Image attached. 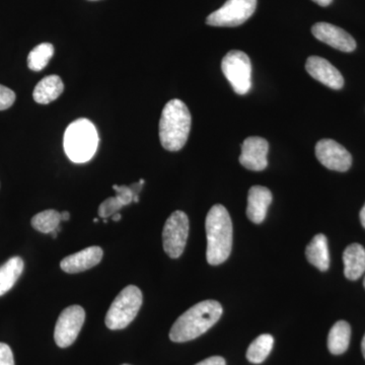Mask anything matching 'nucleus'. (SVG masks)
<instances>
[{"label":"nucleus","mask_w":365,"mask_h":365,"mask_svg":"<svg viewBox=\"0 0 365 365\" xmlns=\"http://www.w3.org/2000/svg\"><path fill=\"white\" fill-rule=\"evenodd\" d=\"M344 274L349 280H357L365 272V249L361 245L348 246L343 254Z\"/></svg>","instance_id":"nucleus-16"},{"label":"nucleus","mask_w":365,"mask_h":365,"mask_svg":"<svg viewBox=\"0 0 365 365\" xmlns=\"http://www.w3.org/2000/svg\"><path fill=\"white\" fill-rule=\"evenodd\" d=\"M312 33L321 42L340 50L352 52L356 49V42L350 34L339 26L329 23H318L312 28Z\"/></svg>","instance_id":"nucleus-12"},{"label":"nucleus","mask_w":365,"mask_h":365,"mask_svg":"<svg viewBox=\"0 0 365 365\" xmlns=\"http://www.w3.org/2000/svg\"><path fill=\"white\" fill-rule=\"evenodd\" d=\"M113 189L116 191V196L121 200L124 206L129 205V204L133 202V193H132L130 187L114 185Z\"/></svg>","instance_id":"nucleus-26"},{"label":"nucleus","mask_w":365,"mask_h":365,"mask_svg":"<svg viewBox=\"0 0 365 365\" xmlns=\"http://www.w3.org/2000/svg\"><path fill=\"white\" fill-rule=\"evenodd\" d=\"M306 69L312 78L333 90H340L344 86V78L341 72L325 58L319 56L309 57Z\"/></svg>","instance_id":"nucleus-13"},{"label":"nucleus","mask_w":365,"mask_h":365,"mask_svg":"<svg viewBox=\"0 0 365 365\" xmlns=\"http://www.w3.org/2000/svg\"><path fill=\"white\" fill-rule=\"evenodd\" d=\"M103 255L104 252L100 247H90L64 258L60 263V267L66 273L83 272L97 266L102 261Z\"/></svg>","instance_id":"nucleus-14"},{"label":"nucleus","mask_w":365,"mask_h":365,"mask_svg":"<svg viewBox=\"0 0 365 365\" xmlns=\"http://www.w3.org/2000/svg\"><path fill=\"white\" fill-rule=\"evenodd\" d=\"M189 235V218L181 210L175 211L165 222L163 230V249L172 259L181 257Z\"/></svg>","instance_id":"nucleus-7"},{"label":"nucleus","mask_w":365,"mask_h":365,"mask_svg":"<svg viewBox=\"0 0 365 365\" xmlns=\"http://www.w3.org/2000/svg\"><path fill=\"white\" fill-rule=\"evenodd\" d=\"M143 306V292L138 287L129 285L125 287L114 299L107 316L106 326L110 330H121L130 325Z\"/></svg>","instance_id":"nucleus-5"},{"label":"nucleus","mask_w":365,"mask_h":365,"mask_svg":"<svg viewBox=\"0 0 365 365\" xmlns=\"http://www.w3.org/2000/svg\"><path fill=\"white\" fill-rule=\"evenodd\" d=\"M60 216H61V222H67L71 218V215H69L68 211H64V212L60 213Z\"/></svg>","instance_id":"nucleus-31"},{"label":"nucleus","mask_w":365,"mask_h":365,"mask_svg":"<svg viewBox=\"0 0 365 365\" xmlns=\"http://www.w3.org/2000/svg\"><path fill=\"white\" fill-rule=\"evenodd\" d=\"M54 55V47L50 43L36 46L28 56V66L31 71H41L49 63Z\"/></svg>","instance_id":"nucleus-23"},{"label":"nucleus","mask_w":365,"mask_h":365,"mask_svg":"<svg viewBox=\"0 0 365 365\" xmlns=\"http://www.w3.org/2000/svg\"><path fill=\"white\" fill-rule=\"evenodd\" d=\"M207 237L206 258L217 266L227 260L232 249V222L225 206L216 204L209 210L205 222Z\"/></svg>","instance_id":"nucleus-2"},{"label":"nucleus","mask_w":365,"mask_h":365,"mask_svg":"<svg viewBox=\"0 0 365 365\" xmlns=\"http://www.w3.org/2000/svg\"><path fill=\"white\" fill-rule=\"evenodd\" d=\"M195 365H227V362L222 356H212L208 357Z\"/></svg>","instance_id":"nucleus-28"},{"label":"nucleus","mask_w":365,"mask_h":365,"mask_svg":"<svg viewBox=\"0 0 365 365\" xmlns=\"http://www.w3.org/2000/svg\"><path fill=\"white\" fill-rule=\"evenodd\" d=\"M122 365H129V364H122Z\"/></svg>","instance_id":"nucleus-36"},{"label":"nucleus","mask_w":365,"mask_h":365,"mask_svg":"<svg viewBox=\"0 0 365 365\" xmlns=\"http://www.w3.org/2000/svg\"><path fill=\"white\" fill-rule=\"evenodd\" d=\"M63 91V81L58 76L53 74V76H46L36 86L33 98L38 104L47 105L57 100Z\"/></svg>","instance_id":"nucleus-18"},{"label":"nucleus","mask_w":365,"mask_h":365,"mask_svg":"<svg viewBox=\"0 0 365 365\" xmlns=\"http://www.w3.org/2000/svg\"><path fill=\"white\" fill-rule=\"evenodd\" d=\"M112 217H113V220H114V222H119V220H121V218H122V215H121V213L117 212V213H115V215H113Z\"/></svg>","instance_id":"nucleus-32"},{"label":"nucleus","mask_w":365,"mask_h":365,"mask_svg":"<svg viewBox=\"0 0 365 365\" xmlns=\"http://www.w3.org/2000/svg\"><path fill=\"white\" fill-rule=\"evenodd\" d=\"M223 74L232 90L237 95L245 96L252 88V63L248 55L239 50H232L223 57Z\"/></svg>","instance_id":"nucleus-6"},{"label":"nucleus","mask_w":365,"mask_h":365,"mask_svg":"<svg viewBox=\"0 0 365 365\" xmlns=\"http://www.w3.org/2000/svg\"><path fill=\"white\" fill-rule=\"evenodd\" d=\"M61 216L58 211L48 209L38 213L32 218V227L42 234H51L59 227Z\"/></svg>","instance_id":"nucleus-22"},{"label":"nucleus","mask_w":365,"mask_h":365,"mask_svg":"<svg viewBox=\"0 0 365 365\" xmlns=\"http://www.w3.org/2000/svg\"><path fill=\"white\" fill-rule=\"evenodd\" d=\"M90 1H98V0H90Z\"/></svg>","instance_id":"nucleus-35"},{"label":"nucleus","mask_w":365,"mask_h":365,"mask_svg":"<svg viewBox=\"0 0 365 365\" xmlns=\"http://www.w3.org/2000/svg\"><path fill=\"white\" fill-rule=\"evenodd\" d=\"M314 2H316L317 4L321 6H328L332 4L333 0H313Z\"/></svg>","instance_id":"nucleus-29"},{"label":"nucleus","mask_w":365,"mask_h":365,"mask_svg":"<svg viewBox=\"0 0 365 365\" xmlns=\"http://www.w3.org/2000/svg\"><path fill=\"white\" fill-rule=\"evenodd\" d=\"M351 328L345 321H339L331 328L328 336V348L334 355L343 354L349 347Z\"/></svg>","instance_id":"nucleus-20"},{"label":"nucleus","mask_w":365,"mask_h":365,"mask_svg":"<svg viewBox=\"0 0 365 365\" xmlns=\"http://www.w3.org/2000/svg\"><path fill=\"white\" fill-rule=\"evenodd\" d=\"M25 263L21 257H13L0 266V297L9 292L23 273Z\"/></svg>","instance_id":"nucleus-19"},{"label":"nucleus","mask_w":365,"mask_h":365,"mask_svg":"<svg viewBox=\"0 0 365 365\" xmlns=\"http://www.w3.org/2000/svg\"><path fill=\"white\" fill-rule=\"evenodd\" d=\"M192 118L188 107L174 98L165 106L160 121V140L169 151H179L188 140Z\"/></svg>","instance_id":"nucleus-3"},{"label":"nucleus","mask_w":365,"mask_h":365,"mask_svg":"<svg viewBox=\"0 0 365 365\" xmlns=\"http://www.w3.org/2000/svg\"><path fill=\"white\" fill-rule=\"evenodd\" d=\"M222 314V304L216 300L199 302L175 322L170 331V339L177 343L196 339L215 326Z\"/></svg>","instance_id":"nucleus-1"},{"label":"nucleus","mask_w":365,"mask_h":365,"mask_svg":"<svg viewBox=\"0 0 365 365\" xmlns=\"http://www.w3.org/2000/svg\"><path fill=\"white\" fill-rule=\"evenodd\" d=\"M0 365H14L13 351L6 343H0Z\"/></svg>","instance_id":"nucleus-27"},{"label":"nucleus","mask_w":365,"mask_h":365,"mask_svg":"<svg viewBox=\"0 0 365 365\" xmlns=\"http://www.w3.org/2000/svg\"><path fill=\"white\" fill-rule=\"evenodd\" d=\"M257 0H227L220 9L209 14L206 24L212 26H241L253 16Z\"/></svg>","instance_id":"nucleus-8"},{"label":"nucleus","mask_w":365,"mask_h":365,"mask_svg":"<svg viewBox=\"0 0 365 365\" xmlns=\"http://www.w3.org/2000/svg\"><path fill=\"white\" fill-rule=\"evenodd\" d=\"M361 350H362V354H364V357L365 359V335H364V339H362V342H361Z\"/></svg>","instance_id":"nucleus-33"},{"label":"nucleus","mask_w":365,"mask_h":365,"mask_svg":"<svg viewBox=\"0 0 365 365\" xmlns=\"http://www.w3.org/2000/svg\"><path fill=\"white\" fill-rule=\"evenodd\" d=\"M274 345V338L269 334L259 336L249 346L247 351V359L254 364H260L265 361L270 354Z\"/></svg>","instance_id":"nucleus-21"},{"label":"nucleus","mask_w":365,"mask_h":365,"mask_svg":"<svg viewBox=\"0 0 365 365\" xmlns=\"http://www.w3.org/2000/svg\"><path fill=\"white\" fill-rule=\"evenodd\" d=\"M122 207H124L123 203L117 196L110 197V198L106 199L98 207V216L106 220V218L114 215L115 213L119 212Z\"/></svg>","instance_id":"nucleus-24"},{"label":"nucleus","mask_w":365,"mask_h":365,"mask_svg":"<svg viewBox=\"0 0 365 365\" xmlns=\"http://www.w3.org/2000/svg\"><path fill=\"white\" fill-rule=\"evenodd\" d=\"M272 202V193L263 186H253L249 190L247 216L252 222L259 225L267 215L269 206Z\"/></svg>","instance_id":"nucleus-15"},{"label":"nucleus","mask_w":365,"mask_h":365,"mask_svg":"<svg viewBox=\"0 0 365 365\" xmlns=\"http://www.w3.org/2000/svg\"><path fill=\"white\" fill-rule=\"evenodd\" d=\"M16 101V93L11 88L0 85V111L9 109Z\"/></svg>","instance_id":"nucleus-25"},{"label":"nucleus","mask_w":365,"mask_h":365,"mask_svg":"<svg viewBox=\"0 0 365 365\" xmlns=\"http://www.w3.org/2000/svg\"><path fill=\"white\" fill-rule=\"evenodd\" d=\"M364 288H365V277H364Z\"/></svg>","instance_id":"nucleus-34"},{"label":"nucleus","mask_w":365,"mask_h":365,"mask_svg":"<svg viewBox=\"0 0 365 365\" xmlns=\"http://www.w3.org/2000/svg\"><path fill=\"white\" fill-rule=\"evenodd\" d=\"M269 143L259 136L248 137L242 144L240 163L242 167L255 172H260L267 168Z\"/></svg>","instance_id":"nucleus-11"},{"label":"nucleus","mask_w":365,"mask_h":365,"mask_svg":"<svg viewBox=\"0 0 365 365\" xmlns=\"http://www.w3.org/2000/svg\"><path fill=\"white\" fill-rule=\"evenodd\" d=\"M64 150L72 162H88L98 150L97 128L88 119H78L67 127L64 133Z\"/></svg>","instance_id":"nucleus-4"},{"label":"nucleus","mask_w":365,"mask_h":365,"mask_svg":"<svg viewBox=\"0 0 365 365\" xmlns=\"http://www.w3.org/2000/svg\"><path fill=\"white\" fill-rule=\"evenodd\" d=\"M360 222H361L362 227L365 228V204L359 213Z\"/></svg>","instance_id":"nucleus-30"},{"label":"nucleus","mask_w":365,"mask_h":365,"mask_svg":"<svg viewBox=\"0 0 365 365\" xmlns=\"http://www.w3.org/2000/svg\"><path fill=\"white\" fill-rule=\"evenodd\" d=\"M316 157L329 170L347 172L351 168L352 157L349 151L333 139H322L317 143Z\"/></svg>","instance_id":"nucleus-10"},{"label":"nucleus","mask_w":365,"mask_h":365,"mask_svg":"<svg viewBox=\"0 0 365 365\" xmlns=\"http://www.w3.org/2000/svg\"><path fill=\"white\" fill-rule=\"evenodd\" d=\"M307 261L318 268L319 271L328 270L330 267V253H329L328 240L326 235L319 234L307 245L306 249Z\"/></svg>","instance_id":"nucleus-17"},{"label":"nucleus","mask_w":365,"mask_h":365,"mask_svg":"<svg viewBox=\"0 0 365 365\" xmlns=\"http://www.w3.org/2000/svg\"><path fill=\"white\" fill-rule=\"evenodd\" d=\"M86 319V312L79 306L66 307L57 319L54 340L60 348H67L76 342Z\"/></svg>","instance_id":"nucleus-9"}]
</instances>
